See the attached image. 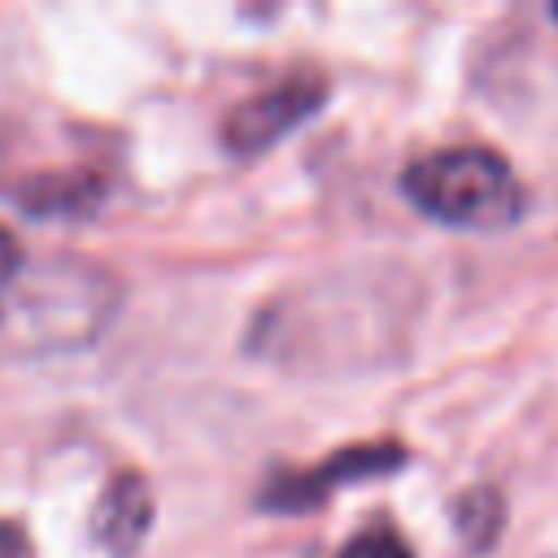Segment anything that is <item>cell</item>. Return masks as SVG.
<instances>
[{
  "instance_id": "cell-1",
  "label": "cell",
  "mask_w": 558,
  "mask_h": 558,
  "mask_svg": "<svg viewBox=\"0 0 558 558\" xmlns=\"http://www.w3.org/2000/svg\"><path fill=\"white\" fill-rule=\"evenodd\" d=\"M405 201L458 231H501L523 218V183L510 161L484 144H458L414 157L401 170Z\"/></svg>"
},
{
  "instance_id": "cell-2",
  "label": "cell",
  "mask_w": 558,
  "mask_h": 558,
  "mask_svg": "<svg viewBox=\"0 0 558 558\" xmlns=\"http://www.w3.org/2000/svg\"><path fill=\"white\" fill-rule=\"evenodd\" d=\"M410 462L405 445L397 440H371V445H349V449H336L327 462L318 466H283V471H270L262 493H257V506L262 510H279V514H301V510H314L323 506L340 484H357V480H375V475H392Z\"/></svg>"
},
{
  "instance_id": "cell-3",
  "label": "cell",
  "mask_w": 558,
  "mask_h": 558,
  "mask_svg": "<svg viewBox=\"0 0 558 558\" xmlns=\"http://www.w3.org/2000/svg\"><path fill=\"white\" fill-rule=\"evenodd\" d=\"M327 100V83L318 74H292L248 100H240L222 118V144L235 157H257L275 148L288 131H296L305 118H314Z\"/></svg>"
},
{
  "instance_id": "cell-4",
  "label": "cell",
  "mask_w": 558,
  "mask_h": 558,
  "mask_svg": "<svg viewBox=\"0 0 558 558\" xmlns=\"http://www.w3.org/2000/svg\"><path fill=\"white\" fill-rule=\"evenodd\" d=\"M153 527V488L140 471H118L92 506V541L113 558H131Z\"/></svg>"
},
{
  "instance_id": "cell-5",
  "label": "cell",
  "mask_w": 558,
  "mask_h": 558,
  "mask_svg": "<svg viewBox=\"0 0 558 558\" xmlns=\"http://www.w3.org/2000/svg\"><path fill=\"white\" fill-rule=\"evenodd\" d=\"M100 196V183L92 174H44L22 192L26 214H83Z\"/></svg>"
},
{
  "instance_id": "cell-6",
  "label": "cell",
  "mask_w": 558,
  "mask_h": 558,
  "mask_svg": "<svg viewBox=\"0 0 558 558\" xmlns=\"http://www.w3.org/2000/svg\"><path fill=\"white\" fill-rule=\"evenodd\" d=\"M501 519H506V501L497 488H466L453 501V527L471 549H488L501 532Z\"/></svg>"
},
{
  "instance_id": "cell-7",
  "label": "cell",
  "mask_w": 558,
  "mask_h": 558,
  "mask_svg": "<svg viewBox=\"0 0 558 558\" xmlns=\"http://www.w3.org/2000/svg\"><path fill=\"white\" fill-rule=\"evenodd\" d=\"M340 558H414V549L401 541V532H397V527L375 523V527L357 532V536L340 549Z\"/></svg>"
},
{
  "instance_id": "cell-8",
  "label": "cell",
  "mask_w": 558,
  "mask_h": 558,
  "mask_svg": "<svg viewBox=\"0 0 558 558\" xmlns=\"http://www.w3.org/2000/svg\"><path fill=\"white\" fill-rule=\"evenodd\" d=\"M0 558H35V545H31L26 527L13 523V519H0Z\"/></svg>"
},
{
  "instance_id": "cell-9",
  "label": "cell",
  "mask_w": 558,
  "mask_h": 558,
  "mask_svg": "<svg viewBox=\"0 0 558 558\" xmlns=\"http://www.w3.org/2000/svg\"><path fill=\"white\" fill-rule=\"evenodd\" d=\"M17 270H22V248H17L13 231L0 227V288H9L17 279Z\"/></svg>"
},
{
  "instance_id": "cell-10",
  "label": "cell",
  "mask_w": 558,
  "mask_h": 558,
  "mask_svg": "<svg viewBox=\"0 0 558 558\" xmlns=\"http://www.w3.org/2000/svg\"><path fill=\"white\" fill-rule=\"evenodd\" d=\"M549 13H554V22H558V4H554V9H549Z\"/></svg>"
}]
</instances>
